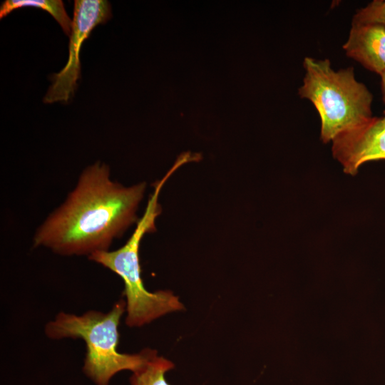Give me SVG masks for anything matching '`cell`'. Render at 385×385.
<instances>
[{
	"label": "cell",
	"mask_w": 385,
	"mask_h": 385,
	"mask_svg": "<svg viewBox=\"0 0 385 385\" xmlns=\"http://www.w3.org/2000/svg\"><path fill=\"white\" fill-rule=\"evenodd\" d=\"M146 183L125 187L113 181L109 167L97 162L83 170L65 202L37 229L34 247L63 256L108 251L137 221Z\"/></svg>",
	"instance_id": "obj_1"
},
{
	"label": "cell",
	"mask_w": 385,
	"mask_h": 385,
	"mask_svg": "<svg viewBox=\"0 0 385 385\" xmlns=\"http://www.w3.org/2000/svg\"><path fill=\"white\" fill-rule=\"evenodd\" d=\"M125 311V300L121 299L107 312L89 310L77 315L60 312L45 325L44 332L54 340L83 339L86 346L83 374L96 385H109L116 374L125 370L134 372L158 354L149 348L135 354L118 351V328Z\"/></svg>",
	"instance_id": "obj_2"
},
{
	"label": "cell",
	"mask_w": 385,
	"mask_h": 385,
	"mask_svg": "<svg viewBox=\"0 0 385 385\" xmlns=\"http://www.w3.org/2000/svg\"><path fill=\"white\" fill-rule=\"evenodd\" d=\"M303 66L299 94L316 108L324 143L372 120V94L356 79L352 67L335 71L329 59L311 57L304 58Z\"/></svg>",
	"instance_id": "obj_3"
},
{
	"label": "cell",
	"mask_w": 385,
	"mask_h": 385,
	"mask_svg": "<svg viewBox=\"0 0 385 385\" xmlns=\"http://www.w3.org/2000/svg\"><path fill=\"white\" fill-rule=\"evenodd\" d=\"M156 182L142 217L127 242L115 250L97 252L88 259L118 274L124 283L126 302L125 324L140 327L159 317L185 309L179 298L170 290L148 291L141 277L139 248L143 237L155 231V221L161 212L158 197L165 183Z\"/></svg>",
	"instance_id": "obj_4"
},
{
	"label": "cell",
	"mask_w": 385,
	"mask_h": 385,
	"mask_svg": "<svg viewBox=\"0 0 385 385\" xmlns=\"http://www.w3.org/2000/svg\"><path fill=\"white\" fill-rule=\"evenodd\" d=\"M112 18L111 6L106 0H75L68 57L65 66L52 74V83L43 98L44 103L68 102L81 78L80 51L83 43L98 25Z\"/></svg>",
	"instance_id": "obj_5"
},
{
	"label": "cell",
	"mask_w": 385,
	"mask_h": 385,
	"mask_svg": "<svg viewBox=\"0 0 385 385\" xmlns=\"http://www.w3.org/2000/svg\"><path fill=\"white\" fill-rule=\"evenodd\" d=\"M343 48L367 69L379 75L385 71V26L352 24Z\"/></svg>",
	"instance_id": "obj_6"
},
{
	"label": "cell",
	"mask_w": 385,
	"mask_h": 385,
	"mask_svg": "<svg viewBox=\"0 0 385 385\" xmlns=\"http://www.w3.org/2000/svg\"><path fill=\"white\" fill-rule=\"evenodd\" d=\"M332 142L333 155L346 173L356 174L359 167L368 161L385 160V130L369 137L346 131Z\"/></svg>",
	"instance_id": "obj_7"
},
{
	"label": "cell",
	"mask_w": 385,
	"mask_h": 385,
	"mask_svg": "<svg viewBox=\"0 0 385 385\" xmlns=\"http://www.w3.org/2000/svg\"><path fill=\"white\" fill-rule=\"evenodd\" d=\"M24 7L39 8L48 12L58 23L63 32L68 36L72 29V20L67 14L61 0H6L0 6L2 19L14 10Z\"/></svg>",
	"instance_id": "obj_8"
},
{
	"label": "cell",
	"mask_w": 385,
	"mask_h": 385,
	"mask_svg": "<svg viewBox=\"0 0 385 385\" xmlns=\"http://www.w3.org/2000/svg\"><path fill=\"white\" fill-rule=\"evenodd\" d=\"M174 364L158 354L152 357L142 368L132 373L130 385H170L165 379L167 371Z\"/></svg>",
	"instance_id": "obj_9"
},
{
	"label": "cell",
	"mask_w": 385,
	"mask_h": 385,
	"mask_svg": "<svg viewBox=\"0 0 385 385\" xmlns=\"http://www.w3.org/2000/svg\"><path fill=\"white\" fill-rule=\"evenodd\" d=\"M352 24H378L385 26V0H374L354 14Z\"/></svg>",
	"instance_id": "obj_10"
},
{
	"label": "cell",
	"mask_w": 385,
	"mask_h": 385,
	"mask_svg": "<svg viewBox=\"0 0 385 385\" xmlns=\"http://www.w3.org/2000/svg\"><path fill=\"white\" fill-rule=\"evenodd\" d=\"M385 130V111L382 118H373L368 123L348 130L361 136H373Z\"/></svg>",
	"instance_id": "obj_11"
},
{
	"label": "cell",
	"mask_w": 385,
	"mask_h": 385,
	"mask_svg": "<svg viewBox=\"0 0 385 385\" xmlns=\"http://www.w3.org/2000/svg\"><path fill=\"white\" fill-rule=\"evenodd\" d=\"M380 76L381 79V91L383 93V98L385 101V71L383 72Z\"/></svg>",
	"instance_id": "obj_12"
}]
</instances>
